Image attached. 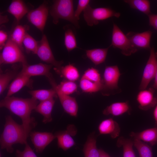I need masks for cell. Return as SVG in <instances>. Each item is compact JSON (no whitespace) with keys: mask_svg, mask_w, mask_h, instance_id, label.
Returning <instances> with one entry per match:
<instances>
[{"mask_svg":"<svg viewBox=\"0 0 157 157\" xmlns=\"http://www.w3.org/2000/svg\"><path fill=\"white\" fill-rule=\"evenodd\" d=\"M38 104V101L32 97L23 98L6 96L1 101L0 106L6 108L19 117L22 120V124L30 134L37 124L34 118L31 117V115Z\"/></svg>","mask_w":157,"mask_h":157,"instance_id":"6da1fadb","label":"cell"},{"mask_svg":"<svg viewBox=\"0 0 157 157\" xmlns=\"http://www.w3.org/2000/svg\"><path fill=\"white\" fill-rule=\"evenodd\" d=\"M29 135L22 124H19L11 115H7L5 117L3 130L0 136L1 148L12 153L14 151L13 145L25 144Z\"/></svg>","mask_w":157,"mask_h":157,"instance_id":"7a4b0ae2","label":"cell"},{"mask_svg":"<svg viewBox=\"0 0 157 157\" xmlns=\"http://www.w3.org/2000/svg\"><path fill=\"white\" fill-rule=\"evenodd\" d=\"M50 10L53 22L57 24L59 19H63L71 22L77 28H79L78 20L75 17L73 1L72 0H56Z\"/></svg>","mask_w":157,"mask_h":157,"instance_id":"3957f363","label":"cell"},{"mask_svg":"<svg viewBox=\"0 0 157 157\" xmlns=\"http://www.w3.org/2000/svg\"><path fill=\"white\" fill-rule=\"evenodd\" d=\"M0 55V65L21 63H27L20 48L8 37Z\"/></svg>","mask_w":157,"mask_h":157,"instance_id":"277c9868","label":"cell"},{"mask_svg":"<svg viewBox=\"0 0 157 157\" xmlns=\"http://www.w3.org/2000/svg\"><path fill=\"white\" fill-rule=\"evenodd\" d=\"M83 17L88 25L92 26L98 24L99 21L113 17L119 18L120 14L107 8H93L89 4L84 10Z\"/></svg>","mask_w":157,"mask_h":157,"instance_id":"5b68a950","label":"cell"},{"mask_svg":"<svg viewBox=\"0 0 157 157\" xmlns=\"http://www.w3.org/2000/svg\"><path fill=\"white\" fill-rule=\"evenodd\" d=\"M121 74L117 65L107 66L105 67L103 80V94L108 95L115 92H121L118 83Z\"/></svg>","mask_w":157,"mask_h":157,"instance_id":"8992f818","label":"cell"},{"mask_svg":"<svg viewBox=\"0 0 157 157\" xmlns=\"http://www.w3.org/2000/svg\"><path fill=\"white\" fill-rule=\"evenodd\" d=\"M110 46L121 50V53L126 56H129L138 50L134 47L130 40L117 26L113 24L112 42Z\"/></svg>","mask_w":157,"mask_h":157,"instance_id":"52a82bcc","label":"cell"},{"mask_svg":"<svg viewBox=\"0 0 157 157\" xmlns=\"http://www.w3.org/2000/svg\"><path fill=\"white\" fill-rule=\"evenodd\" d=\"M36 54L42 61L54 66L57 72L62 67L63 61H58L55 59L45 35H43L41 40L38 42Z\"/></svg>","mask_w":157,"mask_h":157,"instance_id":"ba28073f","label":"cell"},{"mask_svg":"<svg viewBox=\"0 0 157 157\" xmlns=\"http://www.w3.org/2000/svg\"><path fill=\"white\" fill-rule=\"evenodd\" d=\"M49 8L44 3L38 8L30 10L27 15L28 21L42 32H43L48 16Z\"/></svg>","mask_w":157,"mask_h":157,"instance_id":"9c48e42d","label":"cell"},{"mask_svg":"<svg viewBox=\"0 0 157 157\" xmlns=\"http://www.w3.org/2000/svg\"><path fill=\"white\" fill-rule=\"evenodd\" d=\"M157 67V60L154 48L150 50V54L144 69L139 89H146L150 81L154 78Z\"/></svg>","mask_w":157,"mask_h":157,"instance_id":"30bf717a","label":"cell"},{"mask_svg":"<svg viewBox=\"0 0 157 157\" xmlns=\"http://www.w3.org/2000/svg\"><path fill=\"white\" fill-rule=\"evenodd\" d=\"M53 66L42 63L29 65L28 63L22 65V68L19 73L31 77L32 76H44L49 82L54 80L50 70Z\"/></svg>","mask_w":157,"mask_h":157,"instance_id":"8fae6325","label":"cell"},{"mask_svg":"<svg viewBox=\"0 0 157 157\" xmlns=\"http://www.w3.org/2000/svg\"><path fill=\"white\" fill-rule=\"evenodd\" d=\"M77 130L75 126L72 124L68 125L66 130L56 132L54 135L57 139L59 148L66 151L75 144L72 137L75 135Z\"/></svg>","mask_w":157,"mask_h":157,"instance_id":"7c38bea8","label":"cell"},{"mask_svg":"<svg viewBox=\"0 0 157 157\" xmlns=\"http://www.w3.org/2000/svg\"><path fill=\"white\" fill-rule=\"evenodd\" d=\"M30 136L35 151L38 153H41L46 147L56 138L54 134L46 132L31 131Z\"/></svg>","mask_w":157,"mask_h":157,"instance_id":"4fadbf2b","label":"cell"},{"mask_svg":"<svg viewBox=\"0 0 157 157\" xmlns=\"http://www.w3.org/2000/svg\"><path fill=\"white\" fill-rule=\"evenodd\" d=\"M154 92L155 89L152 88L148 90H140L137 95L136 99L139 109L146 111L156 106L157 98L154 96Z\"/></svg>","mask_w":157,"mask_h":157,"instance_id":"5bb4252c","label":"cell"},{"mask_svg":"<svg viewBox=\"0 0 157 157\" xmlns=\"http://www.w3.org/2000/svg\"><path fill=\"white\" fill-rule=\"evenodd\" d=\"M152 32L148 31L141 33L130 32L126 35L133 45L139 49L150 50V41Z\"/></svg>","mask_w":157,"mask_h":157,"instance_id":"9a60e30c","label":"cell"},{"mask_svg":"<svg viewBox=\"0 0 157 157\" xmlns=\"http://www.w3.org/2000/svg\"><path fill=\"white\" fill-rule=\"evenodd\" d=\"M30 78L28 76L19 73L10 84L6 96H11L25 86L32 88L33 82Z\"/></svg>","mask_w":157,"mask_h":157,"instance_id":"2e32d148","label":"cell"},{"mask_svg":"<svg viewBox=\"0 0 157 157\" xmlns=\"http://www.w3.org/2000/svg\"><path fill=\"white\" fill-rule=\"evenodd\" d=\"M56 91L65 111L72 116L76 117L78 106L75 98Z\"/></svg>","mask_w":157,"mask_h":157,"instance_id":"e0dca14e","label":"cell"},{"mask_svg":"<svg viewBox=\"0 0 157 157\" xmlns=\"http://www.w3.org/2000/svg\"><path fill=\"white\" fill-rule=\"evenodd\" d=\"M98 130L101 134H108L113 138L119 136L120 128L118 124L112 118L102 121L98 126Z\"/></svg>","mask_w":157,"mask_h":157,"instance_id":"ac0fdd59","label":"cell"},{"mask_svg":"<svg viewBox=\"0 0 157 157\" xmlns=\"http://www.w3.org/2000/svg\"><path fill=\"white\" fill-rule=\"evenodd\" d=\"M55 103L53 98L41 101L35 109L36 112L43 116L42 122L46 124L52 121L51 113Z\"/></svg>","mask_w":157,"mask_h":157,"instance_id":"d6986e66","label":"cell"},{"mask_svg":"<svg viewBox=\"0 0 157 157\" xmlns=\"http://www.w3.org/2000/svg\"><path fill=\"white\" fill-rule=\"evenodd\" d=\"M7 11L14 17L17 23L19 24L23 17L29 11L23 1L14 0L12 1Z\"/></svg>","mask_w":157,"mask_h":157,"instance_id":"ffe728a7","label":"cell"},{"mask_svg":"<svg viewBox=\"0 0 157 157\" xmlns=\"http://www.w3.org/2000/svg\"><path fill=\"white\" fill-rule=\"evenodd\" d=\"M130 135L134 139L149 142L153 146L157 144V127L147 129L139 133L132 132Z\"/></svg>","mask_w":157,"mask_h":157,"instance_id":"44dd1931","label":"cell"},{"mask_svg":"<svg viewBox=\"0 0 157 157\" xmlns=\"http://www.w3.org/2000/svg\"><path fill=\"white\" fill-rule=\"evenodd\" d=\"M130 109L128 101L113 103L107 106L103 111L105 115L111 114L114 116H118L129 112Z\"/></svg>","mask_w":157,"mask_h":157,"instance_id":"7402d4cb","label":"cell"},{"mask_svg":"<svg viewBox=\"0 0 157 157\" xmlns=\"http://www.w3.org/2000/svg\"><path fill=\"white\" fill-rule=\"evenodd\" d=\"M109 47L106 48H95L86 50V55L96 65L105 61Z\"/></svg>","mask_w":157,"mask_h":157,"instance_id":"603a6c76","label":"cell"},{"mask_svg":"<svg viewBox=\"0 0 157 157\" xmlns=\"http://www.w3.org/2000/svg\"><path fill=\"white\" fill-rule=\"evenodd\" d=\"M83 151L85 157H99V150L97 148L96 139L93 134L88 136L84 145Z\"/></svg>","mask_w":157,"mask_h":157,"instance_id":"cb8c5ba5","label":"cell"},{"mask_svg":"<svg viewBox=\"0 0 157 157\" xmlns=\"http://www.w3.org/2000/svg\"><path fill=\"white\" fill-rule=\"evenodd\" d=\"M28 92L32 97L40 102L58 97L56 90L53 88L31 90Z\"/></svg>","mask_w":157,"mask_h":157,"instance_id":"d4e9b609","label":"cell"},{"mask_svg":"<svg viewBox=\"0 0 157 157\" xmlns=\"http://www.w3.org/2000/svg\"><path fill=\"white\" fill-rule=\"evenodd\" d=\"M52 88L61 93L69 95L77 91V85L75 82L64 80L57 85L56 83L51 85Z\"/></svg>","mask_w":157,"mask_h":157,"instance_id":"484cf974","label":"cell"},{"mask_svg":"<svg viewBox=\"0 0 157 157\" xmlns=\"http://www.w3.org/2000/svg\"><path fill=\"white\" fill-rule=\"evenodd\" d=\"M79 86L83 92H96L102 91L103 88V82L100 83L95 82L81 77L79 82Z\"/></svg>","mask_w":157,"mask_h":157,"instance_id":"4316f807","label":"cell"},{"mask_svg":"<svg viewBox=\"0 0 157 157\" xmlns=\"http://www.w3.org/2000/svg\"><path fill=\"white\" fill-rule=\"evenodd\" d=\"M67 80L75 82L78 79L79 73L77 69L74 65L69 64L64 67L62 66L57 72Z\"/></svg>","mask_w":157,"mask_h":157,"instance_id":"83f0119b","label":"cell"},{"mask_svg":"<svg viewBox=\"0 0 157 157\" xmlns=\"http://www.w3.org/2000/svg\"><path fill=\"white\" fill-rule=\"evenodd\" d=\"M26 27L17 24L9 37L23 50V41L26 33Z\"/></svg>","mask_w":157,"mask_h":157,"instance_id":"f1b7e54d","label":"cell"},{"mask_svg":"<svg viewBox=\"0 0 157 157\" xmlns=\"http://www.w3.org/2000/svg\"><path fill=\"white\" fill-rule=\"evenodd\" d=\"M133 141L123 137L119 138L117 142L118 147H123V157H136L133 148Z\"/></svg>","mask_w":157,"mask_h":157,"instance_id":"f546056e","label":"cell"},{"mask_svg":"<svg viewBox=\"0 0 157 157\" xmlns=\"http://www.w3.org/2000/svg\"><path fill=\"white\" fill-rule=\"evenodd\" d=\"M17 71L15 68L7 70L0 74V94L1 95L7 87L10 82L17 76Z\"/></svg>","mask_w":157,"mask_h":157,"instance_id":"4dcf8cb0","label":"cell"},{"mask_svg":"<svg viewBox=\"0 0 157 157\" xmlns=\"http://www.w3.org/2000/svg\"><path fill=\"white\" fill-rule=\"evenodd\" d=\"M124 2L133 8L136 9L148 15L151 14L150 3L147 0H126Z\"/></svg>","mask_w":157,"mask_h":157,"instance_id":"1f68e13d","label":"cell"},{"mask_svg":"<svg viewBox=\"0 0 157 157\" xmlns=\"http://www.w3.org/2000/svg\"><path fill=\"white\" fill-rule=\"evenodd\" d=\"M133 143L140 157H153L152 148L149 145L137 139H134Z\"/></svg>","mask_w":157,"mask_h":157,"instance_id":"d6a6232c","label":"cell"},{"mask_svg":"<svg viewBox=\"0 0 157 157\" xmlns=\"http://www.w3.org/2000/svg\"><path fill=\"white\" fill-rule=\"evenodd\" d=\"M64 44L68 52L78 47L75 34L71 28H68L65 32Z\"/></svg>","mask_w":157,"mask_h":157,"instance_id":"836d02e7","label":"cell"},{"mask_svg":"<svg viewBox=\"0 0 157 157\" xmlns=\"http://www.w3.org/2000/svg\"><path fill=\"white\" fill-rule=\"evenodd\" d=\"M38 44V42L36 41L31 35L26 33L23 41L24 46L27 53L31 52L36 54Z\"/></svg>","mask_w":157,"mask_h":157,"instance_id":"e575fe53","label":"cell"},{"mask_svg":"<svg viewBox=\"0 0 157 157\" xmlns=\"http://www.w3.org/2000/svg\"><path fill=\"white\" fill-rule=\"evenodd\" d=\"M82 77L96 83H100L103 82L99 71L93 67L89 68L86 70Z\"/></svg>","mask_w":157,"mask_h":157,"instance_id":"d590c367","label":"cell"},{"mask_svg":"<svg viewBox=\"0 0 157 157\" xmlns=\"http://www.w3.org/2000/svg\"><path fill=\"white\" fill-rule=\"evenodd\" d=\"M25 145V147L23 151H21L18 149L16 150V157H37L27 142Z\"/></svg>","mask_w":157,"mask_h":157,"instance_id":"8d00e7d4","label":"cell"},{"mask_svg":"<svg viewBox=\"0 0 157 157\" xmlns=\"http://www.w3.org/2000/svg\"><path fill=\"white\" fill-rule=\"evenodd\" d=\"M90 1L89 0L78 1L76 9L74 11L75 17L78 20L79 19L80 15L89 5Z\"/></svg>","mask_w":157,"mask_h":157,"instance_id":"74e56055","label":"cell"},{"mask_svg":"<svg viewBox=\"0 0 157 157\" xmlns=\"http://www.w3.org/2000/svg\"><path fill=\"white\" fill-rule=\"evenodd\" d=\"M8 38L7 33L4 31H0V49H3L7 42Z\"/></svg>","mask_w":157,"mask_h":157,"instance_id":"f35d334b","label":"cell"},{"mask_svg":"<svg viewBox=\"0 0 157 157\" xmlns=\"http://www.w3.org/2000/svg\"><path fill=\"white\" fill-rule=\"evenodd\" d=\"M148 16L149 25L157 30V14H151Z\"/></svg>","mask_w":157,"mask_h":157,"instance_id":"ab89813d","label":"cell"},{"mask_svg":"<svg viewBox=\"0 0 157 157\" xmlns=\"http://www.w3.org/2000/svg\"><path fill=\"white\" fill-rule=\"evenodd\" d=\"M156 55L157 60V51L155 52ZM154 83L153 85V88L154 89L157 90V67L155 75L154 77Z\"/></svg>","mask_w":157,"mask_h":157,"instance_id":"60d3db41","label":"cell"},{"mask_svg":"<svg viewBox=\"0 0 157 157\" xmlns=\"http://www.w3.org/2000/svg\"><path fill=\"white\" fill-rule=\"evenodd\" d=\"M153 115L155 120V127H157V103L154 111Z\"/></svg>","mask_w":157,"mask_h":157,"instance_id":"b9f144b4","label":"cell"},{"mask_svg":"<svg viewBox=\"0 0 157 157\" xmlns=\"http://www.w3.org/2000/svg\"><path fill=\"white\" fill-rule=\"evenodd\" d=\"M8 20V18L6 16L0 15V24L6 22Z\"/></svg>","mask_w":157,"mask_h":157,"instance_id":"7bdbcfd3","label":"cell"},{"mask_svg":"<svg viewBox=\"0 0 157 157\" xmlns=\"http://www.w3.org/2000/svg\"><path fill=\"white\" fill-rule=\"evenodd\" d=\"M100 152L99 157H111L107 153L103 150L99 149Z\"/></svg>","mask_w":157,"mask_h":157,"instance_id":"ee69618b","label":"cell"}]
</instances>
